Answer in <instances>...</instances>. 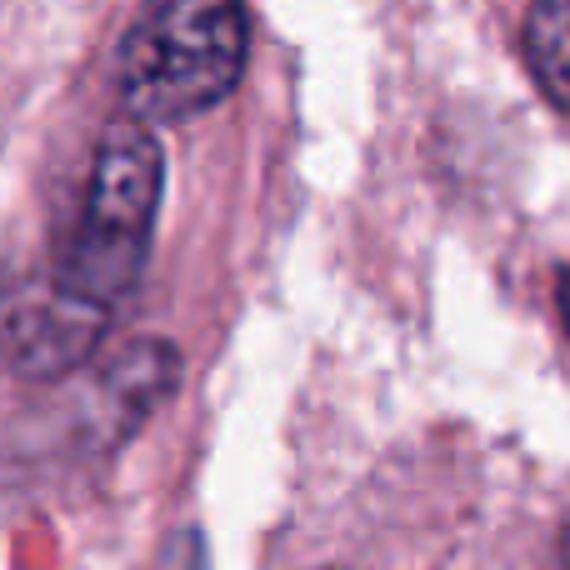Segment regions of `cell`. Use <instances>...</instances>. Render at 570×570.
Here are the masks:
<instances>
[{"label":"cell","mask_w":570,"mask_h":570,"mask_svg":"<svg viewBox=\"0 0 570 570\" xmlns=\"http://www.w3.org/2000/svg\"><path fill=\"white\" fill-rule=\"evenodd\" d=\"M240 0H146L116 56V90L146 126L206 116L246 76Z\"/></svg>","instance_id":"6da1fadb"},{"label":"cell","mask_w":570,"mask_h":570,"mask_svg":"<svg viewBox=\"0 0 570 570\" xmlns=\"http://www.w3.org/2000/svg\"><path fill=\"white\" fill-rule=\"evenodd\" d=\"M160 186H166V166H160V146L146 120L130 116L110 126L96 150L86 210L60 250L50 285L106 315L116 311L146 271Z\"/></svg>","instance_id":"7a4b0ae2"},{"label":"cell","mask_w":570,"mask_h":570,"mask_svg":"<svg viewBox=\"0 0 570 570\" xmlns=\"http://www.w3.org/2000/svg\"><path fill=\"white\" fill-rule=\"evenodd\" d=\"M110 315L96 305L66 295L60 285H40L26 291L0 321V361L6 371L30 375V381H50V375H66L70 365H80L90 351L100 345Z\"/></svg>","instance_id":"3957f363"},{"label":"cell","mask_w":570,"mask_h":570,"mask_svg":"<svg viewBox=\"0 0 570 570\" xmlns=\"http://www.w3.org/2000/svg\"><path fill=\"white\" fill-rule=\"evenodd\" d=\"M525 60L541 90L570 110V0H535L525 16Z\"/></svg>","instance_id":"277c9868"},{"label":"cell","mask_w":570,"mask_h":570,"mask_svg":"<svg viewBox=\"0 0 570 570\" xmlns=\"http://www.w3.org/2000/svg\"><path fill=\"white\" fill-rule=\"evenodd\" d=\"M556 305H561V321H566V335H570V271L556 276Z\"/></svg>","instance_id":"5b68a950"},{"label":"cell","mask_w":570,"mask_h":570,"mask_svg":"<svg viewBox=\"0 0 570 570\" xmlns=\"http://www.w3.org/2000/svg\"><path fill=\"white\" fill-rule=\"evenodd\" d=\"M556 570H570V531H566V541H561V556H556Z\"/></svg>","instance_id":"8992f818"}]
</instances>
